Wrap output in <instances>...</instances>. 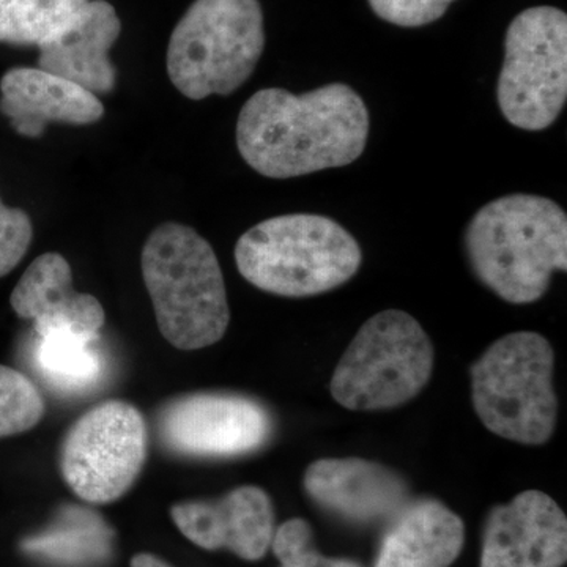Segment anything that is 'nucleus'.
Segmentation results:
<instances>
[{"instance_id":"nucleus-12","label":"nucleus","mask_w":567,"mask_h":567,"mask_svg":"<svg viewBox=\"0 0 567 567\" xmlns=\"http://www.w3.org/2000/svg\"><path fill=\"white\" fill-rule=\"evenodd\" d=\"M171 516L182 535L205 550L227 548L238 557L264 558L275 535V511L267 492L235 488L219 499L175 505Z\"/></svg>"},{"instance_id":"nucleus-2","label":"nucleus","mask_w":567,"mask_h":567,"mask_svg":"<svg viewBox=\"0 0 567 567\" xmlns=\"http://www.w3.org/2000/svg\"><path fill=\"white\" fill-rule=\"evenodd\" d=\"M465 249L476 278L502 300L535 303L554 271H566V213L547 197H499L473 216Z\"/></svg>"},{"instance_id":"nucleus-17","label":"nucleus","mask_w":567,"mask_h":567,"mask_svg":"<svg viewBox=\"0 0 567 567\" xmlns=\"http://www.w3.org/2000/svg\"><path fill=\"white\" fill-rule=\"evenodd\" d=\"M464 522L436 499L406 505L386 533L375 567H450L464 546Z\"/></svg>"},{"instance_id":"nucleus-22","label":"nucleus","mask_w":567,"mask_h":567,"mask_svg":"<svg viewBox=\"0 0 567 567\" xmlns=\"http://www.w3.org/2000/svg\"><path fill=\"white\" fill-rule=\"evenodd\" d=\"M270 547L281 567H361L350 559L320 555L312 544L311 527L303 518H292L276 529Z\"/></svg>"},{"instance_id":"nucleus-11","label":"nucleus","mask_w":567,"mask_h":567,"mask_svg":"<svg viewBox=\"0 0 567 567\" xmlns=\"http://www.w3.org/2000/svg\"><path fill=\"white\" fill-rule=\"evenodd\" d=\"M566 559L567 518L544 492H522L488 514L481 567H561Z\"/></svg>"},{"instance_id":"nucleus-16","label":"nucleus","mask_w":567,"mask_h":567,"mask_svg":"<svg viewBox=\"0 0 567 567\" xmlns=\"http://www.w3.org/2000/svg\"><path fill=\"white\" fill-rule=\"evenodd\" d=\"M0 92V112L25 137H40L50 123L92 125L104 115L99 96L41 69L7 71Z\"/></svg>"},{"instance_id":"nucleus-3","label":"nucleus","mask_w":567,"mask_h":567,"mask_svg":"<svg viewBox=\"0 0 567 567\" xmlns=\"http://www.w3.org/2000/svg\"><path fill=\"white\" fill-rule=\"evenodd\" d=\"M141 270L171 346L188 352L221 341L230 322L226 282L203 235L186 224H159L142 248Z\"/></svg>"},{"instance_id":"nucleus-1","label":"nucleus","mask_w":567,"mask_h":567,"mask_svg":"<svg viewBox=\"0 0 567 567\" xmlns=\"http://www.w3.org/2000/svg\"><path fill=\"white\" fill-rule=\"evenodd\" d=\"M369 130L368 106L350 85L334 82L303 95L270 87L241 107L237 145L256 173L286 181L357 162Z\"/></svg>"},{"instance_id":"nucleus-21","label":"nucleus","mask_w":567,"mask_h":567,"mask_svg":"<svg viewBox=\"0 0 567 567\" xmlns=\"http://www.w3.org/2000/svg\"><path fill=\"white\" fill-rule=\"evenodd\" d=\"M44 415L39 388L28 375L0 364V439L31 431Z\"/></svg>"},{"instance_id":"nucleus-6","label":"nucleus","mask_w":567,"mask_h":567,"mask_svg":"<svg viewBox=\"0 0 567 567\" xmlns=\"http://www.w3.org/2000/svg\"><path fill=\"white\" fill-rule=\"evenodd\" d=\"M555 353L535 331L503 336L472 365V399L476 415L492 434L544 445L558 421L554 388Z\"/></svg>"},{"instance_id":"nucleus-15","label":"nucleus","mask_w":567,"mask_h":567,"mask_svg":"<svg viewBox=\"0 0 567 567\" xmlns=\"http://www.w3.org/2000/svg\"><path fill=\"white\" fill-rule=\"evenodd\" d=\"M121 32V18L114 7L106 0H89L61 35L39 48V69L58 74L93 95H106L117 82L110 51Z\"/></svg>"},{"instance_id":"nucleus-10","label":"nucleus","mask_w":567,"mask_h":567,"mask_svg":"<svg viewBox=\"0 0 567 567\" xmlns=\"http://www.w3.org/2000/svg\"><path fill=\"white\" fill-rule=\"evenodd\" d=\"M167 450L189 457H237L259 450L274 431L270 413L246 395L197 393L175 399L158 420Z\"/></svg>"},{"instance_id":"nucleus-19","label":"nucleus","mask_w":567,"mask_h":567,"mask_svg":"<svg viewBox=\"0 0 567 567\" xmlns=\"http://www.w3.org/2000/svg\"><path fill=\"white\" fill-rule=\"evenodd\" d=\"M35 364L44 382L62 393L92 390L104 375L103 357L93 347L99 339L55 331L39 336Z\"/></svg>"},{"instance_id":"nucleus-8","label":"nucleus","mask_w":567,"mask_h":567,"mask_svg":"<svg viewBox=\"0 0 567 567\" xmlns=\"http://www.w3.org/2000/svg\"><path fill=\"white\" fill-rule=\"evenodd\" d=\"M502 114L516 128L543 132L567 100V14L555 7L522 11L507 28L496 85Z\"/></svg>"},{"instance_id":"nucleus-25","label":"nucleus","mask_w":567,"mask_h":567,"mask_svg":"<svg viewBox=\"0 0 567 567\" xmlns=\"http://www.w3.org/2000/svg\"><path fill=\"white\" fill-rule=\"evenodd\" d=\"M132 567H171L163 559L155 557L152 554H137L132 559Z\"/></svg>"},{"instance_id":"nucleus-4","label":"nucleus","mask_w":567,"mask_h":567,"mask_svg":"<svg viewBox=\"0 0 567 567\" xmlns=\"http://www.w3.org/2000/svg\"><path fill=\"white\" fill-rule=\"evenodd\" d=\"M357 238L322 215L293 213L256 224L235 246L246 281L267 293L315 297L338 289L360 270Z\"/></svg>"},{"instance_id":"nucleus-14","label":"nucleus","mask_w":567,"mask_h":567,"mask_svg":"<svg viewBox=\"0 0 567 567\" xmlns=\"http://www.w3.org/2000/svg\"><path fill=\"white\" fill-rule=\"evenodd\" d=\"M21 319L35 322L39 336L69 333L99 339L106 322L102 303L73 287L69 260L59 252L41 254L21 276L10 297Z\"/></svg>"},{"instance_id":"nucleus-5","label":"nucleus","mask_w":567,"mask_h":567,"mask_svg":"<svg viewBox=\"0 0 567 567\" xmlns=\"http://www.w3.org/2000/svg\"><path fill=\"white\" fill-rule=\"evenodd\" d=\"M264 48L259 0H196L171 35L167 74L194 102L230 95L251 78Z\"/></svg>"},{"instance_id":"nucleus-13","label":"nucleus","mask_w":567,"mask_h":567,"mask_svg":"<svg viewBox=\"0 0 567 567\" xmlns=\"http://www.w3.org/2000/svg\"><path fill=\"white\" fill-rule=\"evenodd\" d=\"M305 488L317 505L358 524L398 517L409 505L405 481L365 458H320L306 470Z\"/></svg>"},{"instance_id":"nucleus-18","label":"nucleus","mask_w":567,"mask_h":567,"mask_svg":"<svg viewBox=\"0 0 567 567\" xmlns=\"http://www.w3.org/2000/svg\"><path fill=\"white\" fill-rule=\"evenodd\" d=\"M114 532L99 513L84 506H63L50 527L25 537L22 551L51 565L100 567L114 551Z\"/></svg>"},{"instance_id":"nucleus-9","label":"nucleus","mask_w":567,"mask_h":567,"mask_svg":"<svg viewBox=\"0 0 567 567\" xmlns=\"http://www.w3.org/2000/svg\"><path fill=\"white\" fill-rule=\"evenodd\" d=\"M147 442V425L136 406L123 401L93 406L63 439V480L92 505L115 502L141 475Z\"/></svg>"},{"instance_id":"nucleus-23","label":"nucleus","mask_w":567,"mask_h":567,"mask_svg":"<svg viewBox=\"0 0 567 567\" xmlns=\"http://www.w3.org/2000/svg\"><path fill=\"white\" fill-rule=\"evenodd\" d=\"M31 216L21 208H10L0 199V278L21 262L32 244Z\"/></svg>"},{"instance_id":"nucleus-24","label":"nucleus","mask_w":567,"mask_h":567,"mask_svg":"<svg viewBox=\"0 0 567 567\" xmlns=\"http://www.w3.org/2000/svg\"><path fill=\"white\" fill-rule=\"evenodd\" d=\"M454 0H369L377 17L399 28H421L439 21Z\"/></svg>"},{"instance_id":"nucleus-7","label":"nucleus","mask_w":567,"mask_h":567,"mask_svg":"<svg viewBox=\"0 0 567 567\" xmlns=\"http://www.w3.org/2000/svg\"><path fill=\"white\" fill-rule=\"evenodd\" d=\"M434 371V346L415 317L388 309L368 320L336 365L330 391L354 412H375L415 399Z\"/></svg>"},{"instance_id":"nucleus-20","label":"nucleus","mask_w":567,"mask_h":567,"mask_svg":"<svg viewBox=\"0 0 567 567\" xmlns=\"http://www.w3.org/2000/svg\"><path fill=\"white\" fill-rule=\"evenodd\" d=\"M89 0H0V43L43 47L76 20Z\"/></svg>"}]
</instances>
